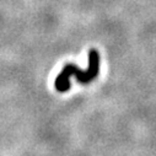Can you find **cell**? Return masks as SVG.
Returning <instances> with one entry per match:
<instances>
[{
  "mask_svg": "<svg viewBox=\"0 0 156 156\" xmlns=\"http://www.w3.org/2000/svg\"><path fill=\"white\" fill-rule=\"evenodd\" d=\"M100 58L98 53L95 49H91L89 53V68L87 70L83 71L74 64H66L62 73L57 76L54 86L59 92H65L70 89V76L74 75L76 79L81 84H87L90 83L94 77L98 74V65H100Z\"/></svg>",
  "mask_w": 156,
  "mask_h": 156,
  "instance_id": "obj_1",
  "label": "cell"
}]
</instances>
